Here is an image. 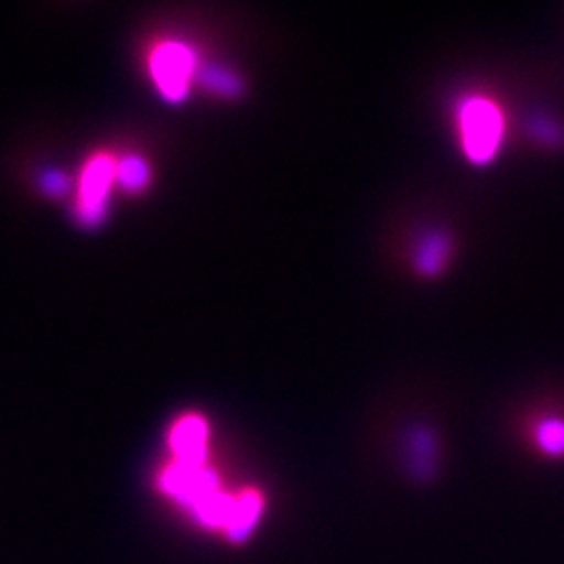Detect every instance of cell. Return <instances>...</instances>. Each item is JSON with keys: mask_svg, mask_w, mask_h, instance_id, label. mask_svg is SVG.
I'll return each mask as SVG.
<instances>
[{"mask_svg": "<svg viewBox=\"0 0 564 564\" xmlns=\"http://www.w3.org/2000/svg\"><path fill=\"white\" fill-rule=\"evenodd\" d=\"M458 137L464 158L473 165H489L502 153L506 142L505 109L484 95L464 97L458 105Z\"/></svg>", "mask_w": 564, "mask_h": 564, "instance_id": "6da1fadb", "label": "cell"}, {"mask_svg": "<svg viewBox=\"0 0 564 564\" xmlns=\"http://www.w3.org/2000/svg\"><path fill=\"white\" fill-rule=\"evenodd\" d=\"M118 155L109 151L90 153L74 181V218L84 228H97L109 216L111 193L118 186Z\"/></svg>", "mask_w": 564, "mask_h": 564, "instance_id": "7a4b0ae2", "label": "cell"}, {"mask_svg": "<svg viewBox=\"0 0 564 564\" xmlns=\"http://www.w3.org/2000/svg\"><path fill=\"white\" fill-rule=\"evenodd\" d=\"M147 69L155 90L160 93L163 101L182 102L188 99L193 82L199 78V63L197 53L186 42L165 41L158 42L149 57Z\"/></svg>", "mask_w": 564, "mask_h": 564, "instance_id": "3957f363", "label": "cell"}, {"mask_svg": "<svg viewBox=\"0 0 564 564\" xmlns=\"http://www.w3.org/2000/svg\"><path fill=\"white\" fill-rule=\"evenodd\" d=\"M212 429L202 414L188 412L178 416L167 429V447L172 460L182 464L202 466L209 458Z\"/></svg>", "mask_w": 564, "mask_h": 564, "instance_id": "277c9868", "label": "cell"}, {"mask_svg": "<svg viewBox=\"0 0 564 564\" xmlns=\"http://www.w3.org/2000/svg\"><path fill=\"white\" fill-rule=\"evenodd\" d=\"M118 186L128 195H142L153 181L151 163L147 162L139 153H126L118 158Z\"/></svg>", "mask_w": 564, "mask_h": 564, "instance_id": "5b68a950", "label": "cell"}, {"mask_svg": "<svg viewBox=\"0 0 564 564\" xmlns=\"http://www.w3.org/2000/svg\"><path fill=\"white\" fill-rule=\"evenodd\" d=\"M449 239L444 232H431L424 237L423 242L416 247L414 265L423 276H437L449 258Z\"/></svg>", "mask_w": 564, "mask_h": 564, "instance_id": "8992f818", "label": "cell"}, {"mask_svg": "<svg viewBox=\"0 0 564 564\" xmlns=\"http://www.w3.org/2000/svg\"><path fill=\"white\" fill-rule=\"evenodd\" d=\"M533 444L540 454L552 460L564 458V416L547 414L533 424Z\"/></svg>", "mask_w": 564, "mask_h": 564, "instance_id": "52a82bcc", "label": "cell"}, {"mask_svg": "<svg viewBox=\"0 0 564 564\" xmlns=\"http://www.w3.org/2000/svg\"><path fill=\"white\" fill-rule=\"evenodd\" d=\"M199 82H202L203 88H207L216 97H223V99L241 97V78L226 67H218V65L205 67L203 72H199Z\"/></svg>", "mask_w": 564, "mask_h": 564, "instance_id": "ba28073f", "label": "cell"}, {"mask_svg": "<svg viewBox=\"0 0 564 564\" xmlns=\"http://www.w3.org/2000/svg\"><path fill=\"white\" fill-rule=\"evenodd\" d=\"M42 188H44L48 195H53V197H61V195H65L69 188H74V184H72L69 178H65L63 174H48V176L44 178Z\"/></svg>", "mask_w": 564, "mask_h": 564, "instance_id": "9c48e42d", "label": "cell"}]
</instances>
